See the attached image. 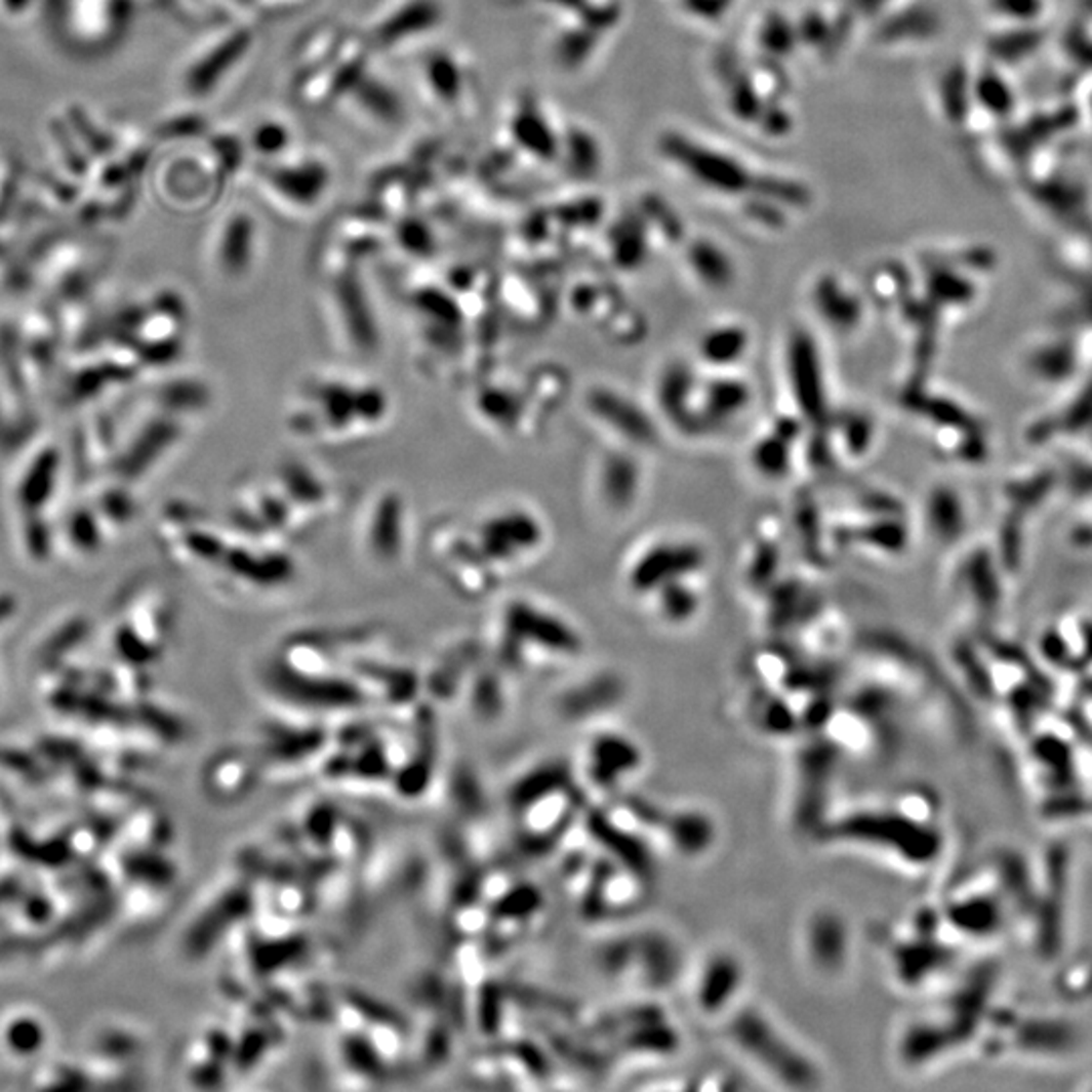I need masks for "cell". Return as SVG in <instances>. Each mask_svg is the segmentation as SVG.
Masks as SVG:
<instances>
[{
    "label": "cell",
    "instance_id": "cell-1",
    "mask_svg": "<svg viewBox=\"0 0 1092 1092\" xmlns=\"http://www.w3.org/2000/svg\"><path fill=\"white\" fill-rule=\"evenodd\" d=\"M730 1038L738 1050L751 1058L765 1075L781 1081L785 1087L813 1089L821 1085V1073L811 1056L767 1018L759 1008L738 1010L732 1019Z\"/></svg>",
    "mask_w": 1092,
    "mask_h": 1092
},
{
    "label": "cell",
    "instance_id": "cell-2",
    "mask_svg": "<svg viewBox=\"0 0 1092 1092\" xmlns=\"http://www.w3.org/2000/svg\"><path fill=\"white\" fill-rule=\"evenodd\" d=\"M62 43L79 55L116 49L132 25L134 0H51Z\"/></svg>",
    "mask_w": 1092,
    "mask_h": 1092
},
{
    "label": "cell",
    "instance_id": "cell-3",
    "mask_svg": "<svg viewBox=\"0 0 1092 1092\" xmlns=\"http://www.w3.org/2000/svg\"><path fill=\"white\" fill-rule=\"evenodd\" d=\"M661 156L680 166L692 180L721 195H740L755 187L746 164L723 150L692 140L682 132H668L659 138Z\"/></svg>",
    "mask_w": 1092,
    "mask_h": 1092
},
{
    "label": "cell",
    "instance_id": "cell-4",
    "mask_svg": "<svg viewBox=\"0 0 1092 1092\" xmlns=\"http://www.w3.org/2000/svg\"><path fill=\"white\" fill-rule=\"evenodd\" d=\"M249 47L251 33L243 27H229L213 41H207L183 68L180 85L185 93L197 99L211 95Z\"/></svg>",
    "mask_w": 1092,
    "mask_h": 1092
},
{
    "label": "cell",
    "instance_id": "cell-5",
    "mask_svg": "<svg viewBox=\"0 0 1092 1092\" xmlns=\"http://www.w3.org/2000/svg\"><path fill=\"white\" fill-rule=\"evenodd\" d=\"M744 985L742 963L730 953L709 955L694 979V1004L704 1016H725Z\"/></svg>",
    "mask_w": 1092,
    "mask_h": 1092
},
{
    "label": "cell",
    "instance_id": "cell-6",
    "mask_svg": "<svg viewBox=\"0 0 1092 1092\" xmlns=\"http://www.w3.org/2000/svg\"><path fill=\"white\" fill-rule=\"evenodd\" d=\"M587 755V777L597 790H615L623 777H634L644 761L642 751L625 736H601Z\"/></svg>",
    "mask_w": 1092,
    "mask_h": 1092
},
{
    "label": "cell",
    "instance_id": "cell-7",
    "mask_svg": "<svg viewBox=\"0 0 1092 1092\" xmlns=\"http://www.w3.org/2000/svg\"><path fill=\"white\" fill-rule=\"evenodd\" d=\"M803 948L807 961L821 973H836L846 965L848 929L834 913H813L805 923Z\"/></svg>",
    "mask_w": 1092,
    "mask_h": 1092
},
{
    "label": "cell",
    "instance_id": "cell-8",
    "mask_svg": "<svg viewBox=\"0 0 1092 1092\" xmlns=\"http://www.w3.org/2000/svg\"><path fill=\"white\" fill-rule=\"evenodd\" d=\"M328 180V166L316 158L286 162L270 168L268 172V183L272 189L299 207L316 205V201L326 193Z\"/></svg>",
    "mask_w": 1092,
    "mask_h": 1092
},
{
    "label": "cell",
    "instance_id": "cell-9",
    "mask_svg": "<svg viewBox=\"0 0 1092 1092\" xmlns=\"http://www.w3.org/2000/svg\"><path fill=\"white\" fill-rule=\"evenodd\" d=\"M441 21L439 0H401L391 12H387L374 29V43L380 47H393L403 39L423 35Z\"/></svg>",
    "mask_w": 1092,
    "mask_h": 1092
},
{
    "label": "cell",
    "instance_id": "cell-10",
    "mask_svg": "<svg viewBox=\"0 0 1092 1092\" xmlns=\"http://www.w3.org/2000/svg\"><path fill=\"white\" fill-rule=\"evenodd\" d=\"M255 225L245 211H231L217 231L218 270L229 276H241L253 257Z\"/></svg>",
    "mask_w": 1092,
    "mask_h": 1092
},
{
    "label": "cell",
    "instance_id": "cell-11",
    "mask_svg": "<svg viewBox=\"0 0 1092 1092\" xmlns=\"http://www.w3.org/2000/svg\"><path fill=\"white\" fill-rule=\"evenodd\" d=\"M698 563L700 557L690 547H661L638 565L634 579L638 587H654L672 581L674 573H686Z\"/></svg>",
    "mask_w": 1092,
    "mask_h": 1092
},
{
    "label": "cell",
    "instance_id": "cell-12",
    "mask_svg": "<svg viewBox=\"0 0 1092 1092\" xmlns=\"http://www.w3.org/2000/svg\"><path fill=\"white\" fill-rule=\"evenodd\" d=\"M520 106H522L520 112H516L512 120L514 140L524 146L528 152H534L532 156H538L542 160L557 158L559 140L555 138L547 120L534 108L536 104H520Z\"/></svg>",
    "mask_w": 1092,
    "mask_h": 1092
},
{
    "label": "cell",
    "instance_id": "cell-13",
    "mask_svg": "<svg viewBox=\"0 0 1092 1092\" xmlns=\"http://www.w3.org/2000/svg\"><path fill=\"white\" fill-rule=\"evenodd\" d=\"M349 91L361 102L363 112L376 118L382 124H393L403 114L399 95L389 85H385L382 81L374 77H366L363 73Z\"/></svg>",
    "mask_w": 1092,
    "mask_h": 1092
},
{
    "label": "cell",
    "instance_id": "cell-14",
    "mask_svg": "<svg viewBox=\"0 0 1092 1092\" xmlns=\"http://www.w3.org/2000/svg\"><path fill=\"white\" fill-rule=\"evenodd\" d=\"M688 261L698 278L711 288H727L732 280V264L727 253L706 239L694 241L690 245Z\"/></svg>",
    "mask_w": 1092,
    "mask_h": 1092
},
{
    "label": "cell",
    "instance_id": "cell-15",
    "mask_svg": "<svg viewBox=\"0 0 1092 1092\" xmlns=\"http://www.w3.org/2000/svg\"><path fill=\"white\" fill-rule=\"evenodd\" d=\"M935 29V16L925 6H911L888 16L880 27V39L886 43H898L904 39H921Z\"/></svg>",
    "mask_w": 1092,
    "mask_h": 1092
},
{
    "label": "cell",
    "instance_id": "cell-16",
    "mask_svg": "<svg viewBox=\"0 0 1092 1092\" xmlns=\"http://www.w3.org/2000/svg\"><path fill=\"white\" fill-rule=\"evenodd\" d=\"M565 158L569 160L571 172L582 178L593 176L601 168V148L581 128H573L565 136Z\"/></svg>",
    "mask_w": 1092,
    "mask_h": 1092
},
{
    "label": "cell",
    "instance_id": "cell-17",
    "mask_svg": "<svg viewBox=\"0 0 1092 1092\" xmlns=\"http://www.w3.org/2000/svg\"><path fill=\"white\" fill-rule=\"evenodd\" d=\"M426 75H428V83L432 87V91L436 93L437 97L451 108V104H455L461 95V70L459 66L445 53H439L434 55L428 66H426Z\"/></svg>",
    "mask_w": 1092,
    "mask_h": 1092
},
{
    "label": "cell",
    "instance_id": "cell-18",
    "mask_svg": "<svg viewBox=\"0 0 1092 1092\" xmlns=\"http://www.w3.org/2000/svg\"><path fill=\"white\" fill-rule=\"evenodd\" d=\"M798 39V27L792 25L783 14H769L763 25L759 27V45L765 47L767 53L783 57L787 55L796 45ZM775 57V59H777Z\"/></svg>",
    "mask_w": 1092,
    "mask_h": 1092
},
{
    "label": "cell",
    "instance_id": "cell-19",
    "mask_svg": "<svg viewBox=\"0 0 1092 1092\" xmlns=\"http://www.w3.org/2000/svg\"><path fill=\"white\" fill-rule=\"evenodd\" d=\"M251 145L264 156H278L290 145V132L278 120L276 122L268 120L255 128L251 136Z\"/></svg>",
    "mask_w": 1092,
    "mask_h": 1092
},
{
    "label": "cell",
    "instance_id": "cell-20",
    "mask_svg": "<svg viewBox=\"0 0 1092 1092\" xmlns=\"http://www.w3.org/2000/svg\"><path fill=\"white\" fill-rule=\"evenodd\" d=\"M744 336L740 330H717L704 340V355L711 361H732L740 355Z\"/></svg>",
    "mask_w": 1092,
    "mask_h": 1092
},
{
    "label": "cell",
    "instance_id": "cell-21",
    "mask_svg": "<svg viewBox=\"0 0 1092 1092\" xmlns=\"http://www.w3.org/2000/svg\"><path fill=\"white\" fill-rule=\"evenodd\" d=\"M796 27H798L800 43L811 45V47H823L825 43H830L832 33H834V27L830 25V21L821 12H815V10L805 12L800 25Z\"/></svg>",
    "mask_w": 1092,
    "mask_h": 1092
},
{
    "label": "cell",
    "instance_id": "cell-22",
    "mask_svg": "<svg viewBox=\"0 0 1092 1092\" xmlns=\"http://www.w3.org/2000/svg\"><path fill=\"white\" fill-rule=\"evenodd\" d=\"M595 41L587 35V31H565L557 43V55L565 66H579L582 59L591 53Z\"/></svg>",
    "mask_w": 1092,
    "mask_h": 1092
},
{
    "label": "cell",
    "instance_id": "cell-23",
    "mask_svg": "<svg viewBox=\"0 0 1092 1092\" xmlns=\"http://www.w3.org/2000/svg\"><path fill=\"white\" fill-rule=\"evenodd\" d=\"M16 193H18V162L10 152L0 150V217L12 205V199H16Z\"/></svg>",
    "mask_w": 1092,
    "mask_h": 1092
},
{
    "label": "cell",
    "instance_id": "cell-24",
    "mask_svg": "<svg viewBox=\"0 0 1092 1092\" xmlns=\"http://www.w3.org/2000/svg\"><path fill=\"white\" fill-rule=\"evenodd\" d=\"M37 0H0V18L6 23L25 21Z\"/></svg>",
    "mask_w": 1092,
    "mask_h": 1092
},
{
    "label": "cell",
    "instance_id": "cell-25",
    "mask_svg": "<svg viewBox=\"0 0 1092 1092\" xmlns=\"http://www.w3.org/2000/svg\"><path fill=\"white\" fill-rule=\"evenodd\" d=\"M890 0H850V4L854 6V10L858 12H864V14H873L876 10H880L884 4H888Z\"/></svg>",
    "mask_w": 1092,
    "mask_h": 1092
}]
</instances>
